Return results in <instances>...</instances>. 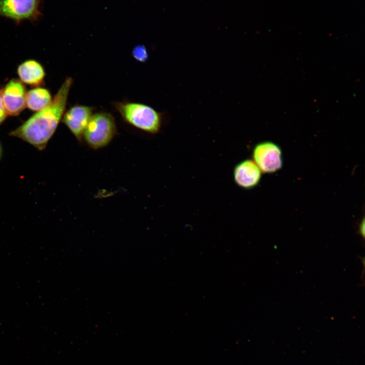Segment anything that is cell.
Returning a JSON list of instances; mask_svg holds the SVG:
<instances>
[{
	"label": "cell",
	"instance_id": "1",
	"mask_svg": "<svg viewBox=\"0 0 365 365\" xmlns=\"http://www.w3.org/2000/svg\"><path fill=\"white\" fill-rule=\"evenodd\" d=\"M72 83L71 77L66 78L51 102L9 135L27 142L39 151L44 150L63 117Z\"/></svg>",
	"mask_w": 365,
	"mask_h": 365
},
{
	"label": "cell",
	"instance_id": "2",
	"mask_svg": "<svg viewBox=\"0 0 365 365\" xmlns=\"http://www.w3.org/2000/svg\"><path fill=\"white\" fill-rule=\"evenodd\" d=\"M113 105L123 119L130 125L152 134L160 130L161 114L151 106L129 101L115 102Z\"/></svg>",
	"mask_w": 365,
	"mask_h": 365
},
{
	"label": "cell",
	"instance_id": "3",
	"mask_svg": "<svg viewBox=\"0 0 365 365\" xmlns=\"http://www.w3.org/2000/svg\"><path fill=\"white\" fill-rule=\"evenodd\" d=\"M117 133L114 117L106 112L93 114L83 133V138L91 148L107 145Z\"/></svg>",
	"mask_w": 365,
	"mask_h": 365
},
{
	"label": "cell",
	"instance_id": "4",
	"mask_svg": "<svg viewBox=\"0 0 365 365\" xmlns=\"http://www.w3.org/2000/svg\"><path fill=\"white\" fill-rule=\"evenodd\" d=\"M40 0H0V16L19 23L28 20L36 21L41 16Z\"/></svg>",
	"mask_w": 365,
	"mask_h": 365
},
{
	"label": "cell",
	"instance_id": "5",
	"mask_svg": "<svg viewBox=\"0 0 365 365\" xmlns=\"http://www.w3.org/2000/svg\"><path fill=\"white\" fill-rule=\"evenodd\" d=\"M252 157L262 172H275L282 166L281 150L271 141H263L256 144L252 151Z\"/></svg>",
	"mask_w": 365,
	"mask_h": 365
},
{
	"label": "cell",
	"instance_id": "6",
	"mask_svg": "<svg viewBox=\"0 0 365 365\" xmlns=\"http://www.w3.org/2000/svg\"><path fill=\"white\" fill-rule=\"evenodd\" d=\"M26 90L17 79H11L2 90V98L8 115L17 116L26 107Z\"/></svg>",
	"mask_w": 365,
	"mask_h": 365
},
{
	"label": "cell",
	"instance_id": "7",
	"mask_svg": "<svg viewBox=\"0 0 365 365\" xmlns=\"http://www.w3.org/2000/svg\"><path fill=\"white\" fill-rule=\"evenodd\" d=\"M93 107L76 104L63 116V123L79 140L83 138L85 130L93 114Z\"/></svg>",
	"mask_w": 365,
	"mask_h": 365
},
{
	"label": "cell",
	"instance_id": "8",
	"mask_svg": "<svg viewBox=\"0 0 365 365\" xmlns=\"http://www.w3.org/2000/svg\"><path fill=\"white\" fill-rule=\"evenodd\" d=\"M262 173V172L252 160L245 159L235 166L233 176L237 186L248 190L259 184Z\"/></svg>",
	"mask_w": 365,
	"mask_h": 365
},
{
	"label": "cell",
	"instance_id": "9",
	"mask_svg": "<svg viewBox=\"0 0 365 365\" xmlns=\"http://www.w3.org/2000/svg\"><path fill=\"white\" fill-rule=\"evenodd\" d=\"M17 74L23 83L36 87L44 84L45 72L36 60L29 59L23 62L17 68Z\"/></svg>",
	"mask_w": 365,
	"mask_h": 365
},
{
	"label": "cell",
	"instance_id": "10",
	"mask_svg": "<svg viewBox=\"0 0 365 365\" xmlns=\"http://www.w3.org/2000/svg\"><path fill=\"white\" fill-rule=\"evenodd\" d=\"M52 100L51 94L48 89L37 87L27 92L26 106L32 111L38 112L46 107Z\"/></svg>",
	"mask_w": 365,
	"mask_h": 365
},
{
	"label": "cell",
	"instance_id": "11",
	"mask_svg": "<svg viewBox=\"0 0 365 365\" xmlns=\"http://www.w3.org/2000/svg\"><path fill=\"white\" fill-rule=\"evenodd\" d=\"M132 55L135 60L141 62H145L149 58L147 50L143 45L135 46L132 51Z\"/></svg>",
	"mask_w": 365,
	"mask_h": 365
},
{
	"label": "cell",
	"instance_id": "12",
	"mask_svg": "<svg viewBox=\"0 0 365 365\" xmlns=\"http://www.w3.org/2000/svg\"><path fill=\"white\" fill-rule=\"evenodd\" d=\"M7 115L8 114L3 100L2 90L0 89V125L5 121Z\"/></svg>",
	"mask_w": 365,
	"mask_h": 365
},
{
	"label": "cell",
	"instance_id": "13",
	"mask_svg": "<svg viewBox=\"0 0 365 365\" xmlns=\"http://www.w3.org/2000/svg\"><path fill=\"white\" fill-rule=\"evenodd\" d=\"M360 235L363 237V238H364V220H362V221L360 223L359 226V230H358Z\"/></svg>",
	"mask_w": 365,
	"mask_h": 365
},
{
	"label": "cell",
	"instance_id": "14",
	"mask_svg": "<svg viewBox=\"0 0 365 365\" xmlns=\"http://www.w3.org/2000/svg\"><path fill=\"white\" fill-rule=\"evenodd\" d=\"M2 154V149L1 145L0 144V159L1 158Z\"/></svg>",
	"mask_w": 365,
	"mask_h": 365
}]
</instances>
